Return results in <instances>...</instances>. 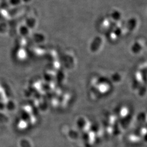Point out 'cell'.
Returning <instances> with one entry per match:
<instances>
[{
	"mask_svg": "<svg viewBox=\"0 0 147 147\" xmlns=\"http://www.w3.org/2000/svg\"><path fill=\"white\" fill-rule=\"evenodd\" d=\"M26 24L27 26H33L36 24V20L33 18H29L27 19Z\"/></svg>",
	"mask_w": 147,
	"mask_h": 147,
	"instance_id": "obj_1",
	"label": "cell"
},
{
	"mask_svg": "<svg viewBox=\"0 0 147 147\" xmlns=\"http://www.w3.org/2000/svg\"><path fill=\"white\" fill-rule=\"evenodd\" d=\"M22 2L21 0H9V3L13 7H16L20 5Z\"/></svg>",
	"mask_w": 147,
	"mask_h": 147,
	"instance_id": "obj_2",
	"label": "cell"
},
{
	"mask_svg": "<svg viewBox=\"0 0 147 147\" xmlns=\"http://www.w3.org/2000/svg\"><path fill=\"white\" fill-rule=\"evenodd\" d=\"M21 1H22V2H24V3H28L31 2L32 0H21Z\"/></svg>",
	"mask_w": 147,
	"mask_h": 147,
	"instance_id": "obj_3",
	"label": "cell"
}]
</instances>
